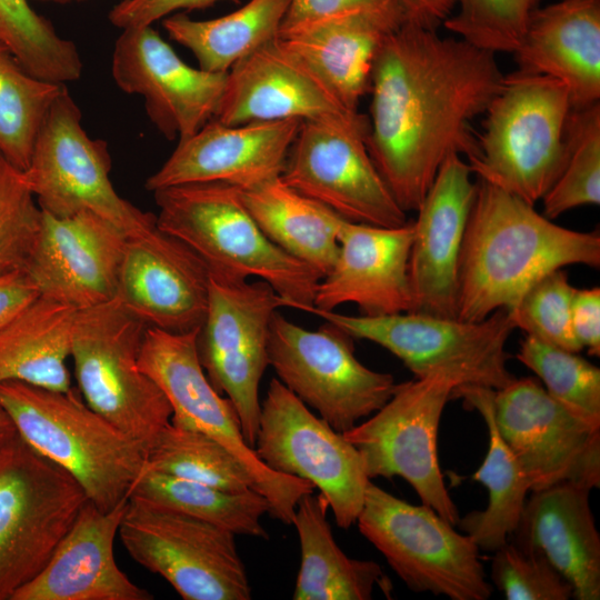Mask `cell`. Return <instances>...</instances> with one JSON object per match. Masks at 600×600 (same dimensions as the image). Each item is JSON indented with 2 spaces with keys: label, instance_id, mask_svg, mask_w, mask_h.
I'll list each match as a JSON object with an SVG mask.
<instances>
[{
  "label": "cell",
  "instance_id": "2",
  "mask_svg": "<svg viewBox=\"0 0 600 600\" xmlns=\"http://www.w3.org/2000/svg\"><path fill=\"white\" fill-rule=\"evenodd\" d=\"M573 264L599 268L598 231L556 224L534 206L478 179L461 251L457 318L480 321L511 311L544 276Z\"/></svg>",
  "mask_w": 600,
  "mask_h": 600
},
{
  "label": "cell",
  "instance_id": "1",
  "mask_svg": "<svg viewBox=\"0 0 600 600\" xmlns=\"http://www.w3.org/2000/svg\"><path fill=\"white\" fill-rule=\"evenodd\" d=\"M503 74L496 53L406 20L381 44L371 71V159L401 209L417 210L451 153L478 151L471 122Z\"/></svg>",
  "mask_w": 600,
  "mask_h": 600
},
{
  "label": "cell",
  "instance_id": "48",
  "mask_svg": "<svg viewBox=\"0 0 600 600\" xmlns=\"http://www.w3.org/2000/svg\"><path fill=\"white\" fill-rule=\"evenodd\" d=\"M39 296L23 271L0 276V328Z\"/></svg>",
  "mask_w": 600,
  "mask_h": 600
},
{
  "label": "cell",
  "instance_id": "31",
  "mask_svg": "<svg viewBox=\"0 0 600 600\" xmlns=\"http://www.w3.org/2000/svg\"><path fill=\"white\" fill-rule=\"evenodd\" d=\"M328 501L321 493L304 494L292 524L300 542V568L294 600H369L376 586L390 594L391 583L371 560L349 558L337 544L327 519Z\"/></svg>",
  "mask_w": 600,
  "mask_h": 600
},
{
  "label": "cell",
  "instance_id": "7",
  "mask_svg": "<svg viewBox=\"0 0 600 600\" xmlns=\"http://www.w3.org/2000/svg\"><path fill=\"white\" fill-rule=\"evenodd\" d=\"M146 328L117 299L78 310L70 358L84 402L147 451L172 409L139 367Z\"/></svg>",
  "mask_w": 600,
  "mask_h": 600
},
{
  "label": "cell",
  "instance_id": "35",
  "mask_svg": "<svg viewBox=\"0 0 600 600\" xmlns=\"http://www.w3.org/2000/svg\"><path fill=\"white\" fill-rule=\"evenodd\" d=\"M129 497L210 522L236 536L268 538L261 517L268 513L269 502L253 489L230 492L143 467Z\"/></svg>",
  "mask_w": 600,
  "mask_h": 600
},
{
  "label": "cell",
  "instance_id": "40",
  "mask_svg": "<svg viewBox=\"0 0 600 600\" xmlns=\"http://www.w3.org/2000/svg\"><path fill=\"white\" fill-rule=\"evenodd\" d=\"M516 358L538 376L554 400L600 421V369L579 352L526 336Z\"/></svg>",
  "mask_w": 600,
  "mask_h": 600
},
{
  "label": "cell",
  "instance_id": "34",
  "mask_svg": "<svg viewBox=\"0 0 600 600\" xmlns=\"http://www.w3.org/2000/svg\"><path fill=\"white\" fill-rule=\"evenodd\" d=\"M290 0H249L220 18L194 20L182 12L162 20L169 37L187 48L199 68L228 72L239 60L274 40Z\"/></svg>",
  "mask_w": 600,
  "mask_h": 600
},
{
  "label": "cell",
  "instance_id": "26",
  "mask_svg": "<svg viewBox=\"0 0 600 600\" xmlns=\"http://www.w3.org/2000/svg\"><path fill=\"white\" fill-rule=\"evenodd\" d=\"M128 499L102 511L89 500L44 568L11 600H152L118 567L113 544Z\"/></svg>",
  "mask_w": 600,
  "mask_h": 600
},
{
  "label": "cell",
  "instance_id": "37",
  "mask_svg": "<svg viewBox=\"0 0 600 600\" xmlns=\"http://www.w3.org/2000/svg\"><path fill=\"white\" fill-rule=\"evenodd\" d=\"M66 84L29 73L0 43V153L24 171L43 120Z\"/></svg>",
  "mask_w": 600,
  "mask_h": 600
},
{
  "label": "cell",
  "instance_id": "49",
  "mask_svg": "<svg viewBox=\"0 0 600 600\" xmlns=\"http://www.w3.org/2000/svg\"><path fill=\"white\" fill-rule=\"evenodd\" d=\"M406 20L426 28L436 29L448 19L456 4L454 0H396Z\"/></svg>",
  "mask_w": 600,
  "mask_h": 600
},
{
  "label": "cell",
  "instance_id": "41",
  "mask_svg": "<svg viewBox=\"0 0 600 600\" xmlns=\"http://www.w3.org/2000/svg\"><path fill=\"white\" fill-rule=\"evenodd\" d=\"M540 0H454L443 26L467 42L493 53L518 48Z\"/></svg>",
  "mask_w": 600,
  "mask_h": 600
},
{
  "label": "cell",
  "instance_id": "51",
  "mask_svg": "<svg viewBox=\"0 0 600 600\" xmlns=\"http://www.w3.org/2000/svg\"><path fill=\"white\" fill-rule=\"evenodd\" d=\"M51 1L66 2V1H71V0H51Z\"/></svg>",
  "mask_w": 600,
  "mask_h": 600
},
{
  "label": "cell",
  "instance_id": "3",
  "mask_svg": "<svg viewBox=\"0 0 600 600\" xmlns=\"http://www.w3.org/2000/svg\"><path fill=\"white\" fill-rule=\"evenodd\" d=\"M158 227L188 246L224 281L267 282L286 307H313L321 276L274 244L247 210L241 189L224 182H194L152 192Z\"/></svg>",
  "mask_w": 600,
  "mask_h": 600
},
{
  "label": "cell",
  "instance_id": "8",
  "mask_svg": "<svg viewBox=\"0 0 600 600\" xmlns=\"http://www.w3.org/2000/svg\"><path fill=\"white\" fill-rule=\"evenodd\" d=\"M199 329L176 333L147 327L139 367L162 390L177 427L202 432L230 451L252 477L254 490L269 502L268 514L292 524L298 501L313 492L307 480L269 469L250 447L231 401L208 380L197 352Z\"/></svg>",
  "mask_w": 600,
  "mask_h": 600
},
{
  "label": "cell",
  "instance_id": "25",
  "mask_svg": "<svg viewBox=\"0 0 600 600\" xmlns=\"http://www.w3.org/2000/svg\"><path fill=\"white\" fill-rule=\"evenodd\" d=\"M351 112L277 37L230 68L213 119L238 126L291 119L323 120Z\"/></svg>",
  "mask_w": 600,
  "mask_h": 600
},
{
  "label": "cell",
  "instance_id": "6",
  "mask_svg": "<svg viewBox=\"0 0 600 600\" xmlns=\"http://www.w3.org/2000/svg\"><path fill=\"white\" fill-rule=\"evenodd\" d=\"M312 313L353 339L368 340L400 359L416 378L447 373L459 386L501 389L516 379L508 369L507 341L516 329L510 313L498 310L480 321L417 311L349 316L311 307Z\"/></svg>",
  "mask_w": 600,
  "mask_h": 600
},
{
  "label": "cell",
  "instance_id": "39",
  "mask_svg": "<svg viewBox=\"0 0 600 600\" xmlns=\"http://www.w3.org/2000/svg\"><path fill=\"white\" fill-rule=\"evenodd\" d=\"M566 160L543 196V216L554 219L581 206L600 203V102L571 109L566 127Z\"/></svg>",
  "mask_w": 600,
  "mask_h": 600
},
{
  "label": "cell",
  "instance_id": "27",
  "mask_svg": "<svg viewBox=\"0 0 600 600\" xmlns=\"http://www.w3.org/2000/svg\"><path fill=\"white\" fill-rule=\"evenodd\" d=\"M406 21L399 4L360 10L279 31L280 42L330 88L348 110L369 93L376 56L386 38Z\"/></svg>",
  "mask_w": 600,
  "mask_h": 600
},
{
  "label": "cell",
  "instance_id": "24",
  "mask_svg": "<svg viewBox=\"0 0 600 600\" xmlns=\"http://www.w3.org/2000/svg\"><path fill=\"white\" fill-rule=\"evenodd\" d=\"M412 223L383 228L342 219L339 250L316 287L313 307L333 311L356 304L362 316L413 311L409 279Z\"/></svg>",
  "mask_w": 600,
  "mask_h": 600
},
{
  "label": "cell",
  "instance_id": "11",
  "mask_svg": "<svg viewBox=\"0 0 600 600\" xmlns=\"http://www.w3.org/2000/svg\"><path fill=\"white\" fill-rule=\"evenodd\" d=\"M81 110L67 86L50 107L34 142L24 179L46 213L66 218L90 211L128 238L157 226V218L120 197L111 180L107 142L83 129Z\"/></svg>",
  "mask_w": 600,
  "mask_h": 600
},
{
  "label": "cell",
  "instance_id": "15",
  "mask_svg": "<svg viewBox=\"0 0 600 600\" xmlns=\"http://www.w3.org/2000/svg\"><path fill=\"white\" fill-rule=\"evenodd\" d=\"M369 119L344 117L302 121L281 180L344 220L383 228L408 223L368 150Z\"/></svg>",
  "mask_w": 600,
  "mask_h": 600
},
{
  "label": "cell",
  "instance_id": "10",
  "mask_svg": "<svg viewBox=\"0 0 600 600\" xmlns=\"http://www.w3.org/2000/svg\"><path fill=\"white\" fill-rule=\"evenodd\" d=\"M87 501L69 472L19 434L0 451V600L44 568Z\"/></svg>",
  "mask_w": 600,
  "mask_h": 600
},
{
  "label": "cell",
  "instance_id": "46",
  "mask_svg": "<svg viewBox=\"0 0 600 600\" xmlns=\"http://www.w3.org/2000/svg\"><path fill=\"white\" fill-rule=\"evenodd\" d=\"M398 4L396 0H290L281 30L337 14L378 10Z\"/></svg>",
  "mask_w": 600,
  "mask_h": 600
},
{
  "label": "cell",
  "instance_id": "47",
  "mask_svg": "<svg viewBox=\"0 0 600 600\" xmlns=\"http://www.w3.org/2000/svg\"><path fill=\"white\" fill-rule=\"evenodd\" d=\"M573 334L589 354L600 356V288L577 289L571 307Z\"/></svg>",
  "mask_w": 600,
  "mask_h": 600
},
{
  "label": "cell",
  "instance_id": "5",
  "mask_svg": "<svg viewBox=\"0 0 600 600\" xmlns=\"http://www.w3.org/2000/svg\"><path fill=\"white\" fill-rule=\"evenodd\" d=\"M571 109L567 88L553 78L519 70L503 76L468 160L471 172L534 206L564 163Z\"/></svg>",
  "mask_w": 600,
  "mask_h": 600
},
{
  "label": "cell",
  "instance_id": "43",
  "mask_svg": "<svg viewBox=\"0 0 600 600\" xmlns=\"http://www.w3.org/2000/svg\"><path fill=\"white\" fill-rule=\"evenodd\" d=\"M576 288L567 273L556 270L536 282L508 311L516 328L546 343L580 352L571 324V307Z\"/></svg>",
  "mask_w": 600,
  "mask_h": 600
},
{
  "label": "cell",
  "instance_id": "16",
  "mask_svg": "<svg viewBox=\"0 0 600 600\" xmlns=\"http://www.w3.org/2000/svg\"><path fill=\"white\" fill-rule=\"evenodd\" d=\"M253 449L272 471L318 488L338 527L356 524L371 481L359 451L277 378L261 402Z\"/></svg>",
  "mask_w": 600,
  "mask_h": 600
},
{
  "label": "cell",
  "instance_id": "44",
  "mask_svg": "<svg viewBox=\"0 0 600 600\" xmlns=\"http://www.w3.org/2000/svg\"><path fill=\"white\" fill-rule=\"evenodd\" d=\"M491 579L508 600H568L570 583L538 551L508 540L493 552Z\"/></svg>",
  "mask_w": 600,
  "mask_h": 600
},
{
  "label": "cell",
  "instance_id": "30",
  "mask_svg": "<svg viewBox=\"0 0 600 600\" xmlns=\"http://www.w3.org/2000/svg\"><path fill=\"white\" fill-rule=\"evenodd\" d=\"M494 389L462 384L451 399H461L468 409L478 411L488 430V450L472 479L488 490L486 509L460 518L457 526L480 550L494 552L513 533L523 511L530 482L516 456L498 431L493 417Z\"/></svg>",
  "mask_w": 600,
  "mask_h": 600
},
{
  "label": "cell",
  "instance_id": "50",
  "mask_svg": "<svg viewBox=\"0 0 600 600\" xmlns=\"http://www.w3.org/2000/svg\"><path fill=\"white\" fill-rule=\"evenodd\" d=\"M18 434L16 427L6 412V410L0 406V451L11 442Z\"/></svg>",
  "mask_w": 600,
  "mask_h": 600
},
{
  "label": "cell",
  "instance_id": "52",
  "mask_svg": "<svg viewBox=\"0 0 600 600\" xmlns=\"http://www.w3.org/2000/svg\"><path fill=\"white\" fill-rule=\"evenodd\" d=\"M38 1H51V0H38Z\"/></svg>",
  "mask_w": 600,
  "mask_h": 600
},
{
  "label": "cell",
  "instance_id": "33",
  "mask_svg": "<svg viewBox=\"0 0 600 600\" xmlns=\"http://www.w3.org/2000/svg\"><path fill=\"white\" fill-rule=\"evenodd\" d=\"M243 203L262 232L279 248L313 268L321 278L339 250L343 218L274 178L241 189Z\"/></svg>",
  "mask_w": 600,
  "mask_h": 600
},
{
  "label": "cell",
  "instance_id": "13",
  "mask_svg": "<svg viewBox=\"0 0 600 600\" xmlns=\"http://www.w3.org/2000/svg\"><path fill=\"white\" fill-rule=\"evenodd\" d=\"M352 339L327 321L308 330L278 310L270 323L269 363L278 379L340 433L378 411L398 386L357 359Z\"/></svg>",
  "mask_w": 600,
  "mask_h": 600
},
{
  "label": "cell",
  "instance_id": "45",
  "mask_svg": "<svg viewBox=\"0 0 600 600\" xmlns=\"http://www.w3.org/2000/svg\"><path fill=\"white\" fill-rule=\"evenodd\" d=\"M219 1L240 0H123L109 12L110 22L120 28L151 26L179 10L203 9Z\"/></svg>",
  "mask_w": 600,
  "mask_h": 600
},
{
  "label": "cell",
  "instance_id": "36",
  "mask_svg": "<svg viewBox=\"0 0 600 600\" xmlns=\"http://www.w3.org/2000/svg\"><path fill=\"white\" fill-rule=\"evenodd\" d=\"M143 467L230 492L254 490L250 473L222 444L171 422L148 447Z\"/></svg>",
  "mask_w": 600,
  "mask_h": 600
},
{
  "label": "cell",
  "instance_id": "29",
  "mask_svg": "<svg viewBox=\"0 0 600 600\" xmlns=\"http://www.w3.org/2000/svg\"><path fill=\"white\" fill-rule=\"evenodd\" d=\"M590 491L571 482L532 491L509 538L543 554L578 600L600 599V536Z\"/></svg>",
  "mask_w": 600,
  "mask_h": 600
},
{
  "label": "cell",
  "instance_id": "4",
  "mask_svg": "<svg viewBox=\"0 0 600 600\" xmlns=\"http://www.w3.org/2000/svg\"><path fill=\"white\" fill-rule=\"evenodd\" d=\"M0 406L18 434L69 472L102 511L129 498L144 466L146 449L92 410L79 390H49L20 381L0 382Z\"/></svg>",
  "mask_w": 600,
  "mask_h": 600
},
{
  "label": "cell",
  "instance_id": "23",
  "mask_svg": "<svg viewBox=\"0 0 600 600\" xmlns=\"http://www.w3.org/2000/svg\"><path fill=\"white\" fill-rule=\"evenodd\" d=\"M300 120L223 124L214 119L179 140L144 183L148 191L194 182H224L249 189L279 178Z\"/></svg>",
  "mask_w": 600,
  "mask_h": 600
},
{
  "label": "cell",
  "instance_id": "42",
  "mask_svg": "<svg viewBox=\"0 0 600 600\" xmlns=\"http://www.w3.org/2000/svg\"><path fill=\"white\" fill-rule=\"evenodd\" d=\"M41 223L42 210L23 171L0 153V276L23 271Z\"/></svg>",
  "mask_w": 600,
  "mask_h": 600
},
{
  "label": "cell",
  "instance_id": "32",
  "mask_svg": "<svg viewBox=\"0 0 600 600\" xmlns=\"http://www.w3.org/2000/svg\"><path fill=\"white\" fill-rule=\"evenodd\" d=\"M78 310L39 296L0 328V382L67 392Z\"/></svg>",
  "mask_w": 600,
  "mask_h": 600
},
{
  "label": "cell",
  "instance_id": "22",
  "mask_svg": "<svg viewBox=\"0 0 600 600\" xmlns=\"http://www.w3.org/2000/svg\"><path fill=\"white\" fill-rule=\"evenodd\" d=\"M471 174L468 162L451 153L416 210L409 256L413 311L457 318L461 251L477 188Z\"/></svg>",
  "mask_w": 600,
  "mask_h": 600
},
{
  "label": "cell",
  "instance_id": "14",
  "mask_svg": "<svg viewBox=\"0 0 600 600\" xmlns=\"http://www.w3.org/2000/svg\"><path fill=\"white\" fill-rule=\"evenodd\" d=\"M458 386L441 372L398 383L384 406L342 433L359 451L370 479L402 478L423 504L454 527L460 514L440 469L438 430Z\"/></svg>",
  "mask_w": 600,
  "mask_h": 600
},
{
  "label": "cell",
  "instance_id": "17",
  "mask_svg": "<svg viewBox=\"0 0 600 600\" xmlns=\"http://www.w3.org/2000/svg\"><path fill=\"white\" fill-rule=\"evenodd\" d=\"M282 298L262 280L224 281L210 276L197 352L211 386L231 401L243 437L253 448L259 428V386L270 366V323Z\"/></svg>",
  "mask_w": 600,
  "mask_h": 600
},
{
  "label": "cell",
  "instance_id": "9",
  "mask_svg": "<svg viewBox=\"0 0 600 600\" xmlns=\"http://www.w3.org/2000/svg\"><path fill=\"white\" fill-rule=\"evenodd\" d=\"M356 523L412 591L451 600L490 598L480 549L432 508L409 503L370 481Z\"/></svg>",
  "mask_w": 600,
  "mask_h": 600
},
{
  "label": "cell",
  "instance_id": "38",
  "mask_svg": "<svg viewBox=\"0 0 600 600\" xmlns=\"http://www.w3.org/2000/svg\"><path fill=\"white\" fill-rule=\"evenodd\" d=\"M0 43L29 73L44 81L67 84L82 74L74 42L59 36L27 0H0Z\"/></svg>",
  "mask_w": 600,
  "mask_h": 600
},
{
  "label": "cell",
  "instance_id": "28",
  "mask_svg": "<svg viewBox=\"0 0 600 600\" xmlns=\"http://www.w3.org/2000/svg\"><path fill=\"white\" fill-rule=\"evenodd\" d=\"M518 70L560 81L572 109L600 99V0L536 8L513 51Z\"/></svg>",
  "mask_w": 600,
  "mask_h": 600
},
{
  "label": "cell",
  "instance_id": "18",
  "mask_svg": "<svg viewBox=\"0 0 600 600\" xmlns=\"http://www.w3.org/2000/svg\"><path fill=\"white\" fill-rule=\"evenodd\" d=\"M493 417L531 491L561 482L600 487V421L554 400L533 378L494 390Z\"/></svg>",
  "mask_w": 600,
  "mask_h": 600
},
{
  "label": "cell",
  "instance_id": "21",
  "mask_svg": "<svg viewBox=\"0 0 600 600\" xmlns=\"http://www.w3.org/2000/svg\"><path fill=\"white\" fill-rule=\"evenodd\" d=\"M209 284L201 258L157 224L128 238L116 299L147 327L183 333L201 327Z\"/></svg>",
  "mask_w": 600,
  "mask_h": 600
},
{
  "label": "cell",
  "instance_id": "12",
  "mask_svg": "<svg viewBox=\"0 0 600 600\" xmlns=\"http://www.w3.org/2000/svg\"><path fill=\"white\" fill-rule=\"evenodd\" d=\"M130 557L184 600H249L236 534L210 522L129 497L119 532Z\"/></svg>",
  "mask_w": 600,
  "mask_h": 600
},
{
  "label": "cell",
  "instance_id": "20",
  "mask_svg": "<svg viewBox=\"0 0 600 600\" xmlns=\"http://www.w3.org/2000/svg\"><path fill=\"white\" fill-rule=\"evenodd\" d=\"M128 237L81 211L57 218L42 211L41 229L23 269L40 296L82 310L116 299Z\"/></svg>",
  "mask_w": 600,
  "mask_h": 600
},
{
  "label": "cell",
  "instance_id": "19",
  "mask_svg": "<svg viewBox=\"0 0 600 600\" xmlns=\"http://www.w3.org/2000/svg\"><path fill=\"white\" fill-rule=\"evenodd\" d=\"M111 72L122 91L143 98L150 121L167 140L186 139L213 119L227 81V72L186 63L151 26L122 30Z\"/></svg>",
  "mask_w": 600,
  "mask_h": 600
}]
</instances>
